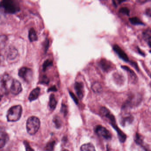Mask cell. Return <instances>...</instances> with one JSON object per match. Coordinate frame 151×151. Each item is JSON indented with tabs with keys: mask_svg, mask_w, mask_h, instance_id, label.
<instances>
[{
	"mask_svg": "<svg viewBox=\"0 0 151 151\" xmlns=\"http://www.w3.org/2000/svg\"><path fill=\"white\" fill-rule=\"evenodd\" d=\"M22 113V108L21 105L11 107L8 111L7 119L9 122H16L21 118Z\"/></svg>",
	"mask_w": 151,
	"mask_h": 151,
	"instance_id": "obj_4",
	"label": "cell"
},
{
	"mask_svg": "<svg viewBox=\"0 0 151 151\" xmlns=\"http://www.w3.org/2000/svg\"><path fill=\"white\" fill-rule=\"evenodd\" d=\"M22 91V88L20 82L17 79H14L9 91L14 95H17L19 94Z\"/></svg>",
	"mask_w": 151,
	"mask_h": 151,
	"instance_id": "obj_8",
	"label": "cell"
},
{
	"mask_svg": "<svg viewBox=\"0 0 151 151\" xmlns=\"http://www.w3.org/2000/svg\"><path fill=\"white\" fill-rule=\"evenodd\" d=\"M40 92V89L39 87H37V88L33 89L29 95V100L30 101H32L37 99L39 96Z\"/></svg>",
	"mask_w": 151,
	"mask_h": 151,
	"instance_id": "obj_14",
	"label": "cell"
},
{
	"mask_svg": "<svg viewBox=\"0 0 151 151\" xmlns=\"http://www.w3.org/2000/svg\"><path fill=\"white\" fill-rule=\"evenodd\" d=\"M3 60H4V57L2 55H0V64L2 62Z\"/></svg>",
	"mask_w": 151,
	"mask_h": 151,
	"instance_id": "obj_37",
	"label": "cell"
},
{
	"mask_svg": "<svg viewBox=\"0 0 151 151\" xmlns=\"http://www.w3.org/2000/svg\"><path fill=\"white\" fill-rule=\"evenodd\" d=\"M81 151H96L95 147L91 143L84 144L80 147Z\"/></svg>",
	"mask_w": 151,
	"mask_h": 151,
	"instance_id": "obj_18",
	"label": "cell"
},
{
	"mask_svg": "<svg viewBox=\"0 0 151 151\" xmlns=\"http://www.w3.org/2000/svg\"><path fill=\"white\" fill-rule=\"evenodd\" d=\"M146 13L147 15L149 16V17H151V12L150 8H148L147 9L146 11Z\"/></svg>",
	"mask_w": 151,
	"mask_h": 151,
	"instance_id": "obj_35",
	"label": "cell"
},
{
	"mask_svg": "<svg viewBox=\"0 0 151 151\" xmlns=\"http://www.w3.org/2000/svg\"><path fill=\"white\" fill-rule=\"evenodd\" d=\"M148 1L147 0H138L137 2L139 3H145V2H147Z\"/></svg>",
	"mask_w": 151,
	"mask_h": 151,
	"instance_id": "obj_36",
	"label": "cell"
},
{
	"mask_svg": "<svg viewBox=\"0 0 151 151\" xmlns=\"http://www.w3.org/2000/svg\"><path fill=\"white\" fill-rule=\"evenodd\" d=\"M83 84L81 82H76L75 84V89L78 97L80 99H82L84 94Z\"/></svg>",
	"mask_w": 151,
	"mask_h": 151,
	"instance_id": "obj_11",
	"label": "cell"
},
{
	"mask_svg": "<svg viewBox=\"0 0 151 151\" xmlns=\"http://www.w3.org/2000/svg\"><path fill=\"white\" fill-rule=\"evenodd\" d=\"M95 132L98 136L106 140H109L112 138V134L110 132L102 125H97L95 128Z\"/></svg>",
	"mask_w": 151,
	"mask_h": 151,
	"instance_id": "obj_7",
	"label": "cell"
},
{
	"mask_svg": "<svg viewBox=\"0 0 151 151\" xmlns=\"http://www.w3.org/2000/svg\"><path fill=\"white\" fill-rule=\"evenodd\" d=\"M20 7L18 4L12 0H3L0 1V11L6 14H15L19 12Z\"/></svg>",
	"mask_w": 151,
	"mask_h": 151,
	"instance_id": "obj_2",
	"label": "cell"
},
{
	"mask_svg": "<svg viewBox=\"0 0 151 151\" xmlns=\"http://www.w3.org/2000/svg\"><path fill=\"white\" fill-rule=\"evenodd\" d=\"M69 93L70 95L71 98H72V99L74 101H75V103L76 104H78V99L77 98L76 96L75 95L74 93L72 92L71 91L69 92Z\"/></svg>",
	"mask_w": 151,
	"mask_h": 151,
	"instance_id": "obj_31",
	"label": "cell"
},
{
	"mask_svg": "<svg viewBox=\"0 0 151 151\" xmlns=\"http://www.w3.org/2000/svg\"><path fill=\"white\" fill-rule=\"evenodd\" d=\"M100 113L102 116L109 120V123L117 132L118 139L121 143L125 142L126 139V135L118 128L116 122L115 118L109 109L105 107H102L100 109Z\"/></svg>",
	"mask_w": 151,
	"mask_h": 151,
	"instance_id": "obj_1",
	"label": "cell"
},
{
	"mask_svg": "<svg viewBox=\"0 0 151 151\" xmlns=\"http://www.w3.org/2000/svg\"><path fill=\"white\" fill-rule=\"evenodd\" d=\"M40 122L37 116H32L28 118L26 123V129L28 133L34 135L37 133L40 128Z\"/></svg>",
	"mask_w": 151,
	"mask_h": 151,
	"instance_id": "obj_3",
	"label": "cell"
},
{
	"mask_svg": "<svg viewBox=\"0 0 151 151\" xmlns=\"http://www.w3.org/2000/svg\"><path fill=\"white\" fill-rule=\"evenodd\" d=\"M55 145V141H54V140L48 142V143L47 144L46 146L45 147L46 151H54Z\"/></svg>",
	"mask_w": 151,
	"mask_h": 151,
	"instance_id": "obj_25",
	"label": "cell"
},
{
	"mask_svg": "<svg viewBox=\"0 0 151 151\" xmlns=\"http://www.w3.org/2000/svg\"><path fill=\"white\" fill-rule=\"evenodd\" d=\"M135 141L137 145H139L142 146L144 142H143V139L142 137H141L140 134L137 132L135 136Z\"/></svg>",
	"mask_w": 151,
	"mask_h": 151,
	"instance_id": "obj_26",
	"label": "cell"
},
{
	"mask_svg": "<svg viewBox=\"0 0 151 151\" xmlns=\"http://www.w3.org/2000/svg\"><path fill=\"white\" fill-rule=\"evenodd\" d=\"M29 38L30 42H31L37 40V35L36 33V31L33 28H31L29 31Z\"/></svg>",
	"mask_w": 151,
	"mask_h": 151,
	"instance_id": "obj_19",
	"label": "cell"
},
{
	"mask_svg": "<svg viewBox=\"0 0 151 151\" xmlns=\"http://www.w3.org/2000/svg\"><path fill=\"white\" fill-rule=\"evenodd\" d=\"M129 21L133 25H144V24L142 22V21L137 17H131L129 19Z\"/></svg>",
	"mask_w": 151,
	"mask_h": 151,
	"instance_id": "obj_23",
	"label": "cell"
},
{
	"mask_svg": "<svg viewBox=\"0 0 151 151\" xmlns=\"http://www.w3.org/2000/svg\"><path fill=\"white\" fill-rule=\"evenodd\" d=\"M24 145L25 146L26 151H34V149L31 147L29 143L27 140L24 141Z\"/></svg>",
	"mask_w": 151,
	"mask_h": 151,
	"instance_id": "obj_30",
	"label": "cell"
},
{
	"mask_svg": "<svg viewBox=\"0 0 151 151\" xmlns=\"http://www.w3.org/2000/svg\"><path fill=\"white\" fill-rule=\"evenodd\" d=\"M134 120L133 116L130 114H126L122 115L120 119V123L122 126L130 124Z\"/></svg>",
	"mask_w": 151,
	"mask_h": 151,
	"instance_id": "obj_10",
	"label": "cell"
},
{
	"mask_svg": "<svg viewBox=\"0 0 151 151\" xmlns=\"http://www.w3.org/2000/svg\"><path fill=\"white\" fill-rule=\"evenodd\" d=\"M57 89L56 88V86H52V87H50L48 89V92H51V91H57Z\"/></svg>",
	"mask_w": 151,
	"mask_h": 151,
	"instance_id": "obj_34",
	"label": "cell"
},
{
	"mask_svg": "<svg viewBox=\"0 0 151 151\" xmlns=\"http://www.w3.org/2000/svg\"><path fill=\"white\" fill-rule=\"evenodd\" d=\"M57 102L55 96L53 94H51L49 98V106L51 110H54L56 108Z\"/></svg>",
	"mask_w": 151,
	"mask_h": 151,
	"instance_id": "obj_17",
	"label": "cell"
},
{
	"mask_svg": "<svg viewBox=\"0 0 151 151\" xmlns=\"http://www.w3.org/2000/svg\"><path fill=\"white\" fill-rule=\"evenodd\" d=\"M8 135L4 131H0V149L3 148L8 141Z\"/></svg>",
	"mask_w": 151,
	"mask_h": 151,
	"instance_id": "obj_13",
	"label": "cell"
},
{
	"mask_svg": "<svg viewBox=\"0 0 151 151\" xmlns=\"http://www.w3.org/2000/svg\"><path fill=\"white\" fill-rule=\"evenodd\" d=\"M143 37L144 40L147 42L149 47H150L151 40V30L150 28H148L143 32Z\"/></svg>",
	"mask_w": 151,
	"mask_h": 151,
	"instance_id": "obj_16",
	"label": "cell"
},
{
	"mask_svg": "<svg viewBox=\"0 0 151 151\" xmlns=\"http://www.w3.org/2000/svg\"><path fill=\"white\" fill-rule=\"evenodd\" d=\"M8 40V37L6 35H1L0 36V51L4 49Z\"/></svg>",
	"mask_w": 151,
	"mask_h": 151,
	"instance_id": "obj_20",
	"label": "cell"
},
{
	"mask_svg": "<svg viewBox=\"0 0 151 151\" xmlns=\"http://www.w3.org/2000/svg\"><path fill=\"white\" fill-rule=\"evenodd\" d=\"M122 68L125 70H126V71H127L129 72L130 76L131 78L132 79H133V80H135L137 79V76H136L135 72H134L131 69L129 68V67L126 66H122Z\"/></svg>",
	"mask_w": 151,
	"mask_h": 151,
	"instance_id": "obj_24",
	"label": "cell"
},
{
	"mask_svg": "<svg viewBox=\"0 0 151 151\" xmlns=\"http://www.w3.org/2000/svg\"><path fill=\"white\" fill-rule=\"evenodd\" d=\"M61 112L63 114L64 116H66L68 114V107L65 104H62L61 108Z\"/></svg>",
	"mask_w": 151,
	"mask_h": 151,
	"instance_id": "obj_29",
	"label": "cell"
},
{
	"mask_svg": "<svg viewBox=\"0 0 151 151\" xmlns=\"http://www.w3.org/2000/svg\"><path fill=\"white\" fill-rule=\"evenodd\" d=\"M107 151H111V149L108 145H107Z\"/></svg>",
	"mask_w": 151,
	"mask_h": 151,
	"instance_id": "obj_38",
	"label": "cell"
},
{
	"mask_svg": "<svg viewBox=\"0 0 151 151\" xmlns=\"http://www.w3.org/2000/svg\"><path fill=\"white\" fill-rule=\"evenodd\" d=\"M53 65L52 61L50 60H47L44 62L43 64V70L45 71L47 68L51 67Z\"/></svg>",
	"mask_w": 151,
	"mask_h": 151,
	"instance_id": "obj_27",
	"label": "cell"
},
{
	"mask_svg": "<svg viewBox=\"0 0 151 151\" xmlns=\"http://www.w3.org/2000/svg\"><path fill=\"white\" fill-rule=\"evenodd\" d=\"M62 151H69V150H67V149H64V150H63Z\"/></svg>",
	"mask_w": 151,
	"mask_h": 151,
	"instance_id": "obj_40",
	"label": "cell"
},
{
	"mask_svg": "<svg viewBox=\"0 0 151 151\" xmlns=\"http://www.w3.org/2000/svg\"><path fill=\"white\" fill-rule=\"evenodd\" d=\"M131 64L132 66H133L135 69H136L138 71L139 70V67L138 66L137 64L136 63V62L134 61H131Z\"/></svg>",
	"mask_w": 151,
	"mask_h": 151,
	"instance_id": "obj_33",
	"label": "cell"
},
{
	"mask_svg": "<svg viewBox=\"0 0 151 151\" xmlns=\"http://www.w3.org/2000/svg\"><path fill=\"white\" fill-rule=\"evenodd\" d=\"M2 97H3V95H2V94H0V101H1Z\"/></svg>",
	"mask_w": 151,
	"mask_h": 151,
	"instance_id": "obj_39",
	"label": "cell"
},
{
	"mask_svg": "<svg viewBox=\"0 0 151 151\" xmlns=\"http://www.w3.org/2000/svg\"><path fill=\"white\" fill-rule=\"evenodd\" d=\"M91 89L94 92L99 93L102 91V86L99 82H95L92 85Z\"/></svg>",
	"mask_w": 151,
	"mask_h": 151,
	"instance_id": "obj_21",
	"label": "cell"
},
{
	"mask_svg": "<svg viewBox=\"0 0 151 151\" xmlns=\"http://www.w3.org/2000/svg\"><path fill=\"white\" fill-rule=\"evenodd\" d=\"M17 55H18L17 50L16 49L15 47H11L9 49L8 52V59L9 60H13L16 58Z\"/></svg>",
	"mask_w": 151,
	"mask_h": 151,
	"instance_id": "obj_15",
	"label": "cell"
},
{
	"mask_svg": "<svg viewBox=\"0 0 151 151\" xmlns=\"http://www.w3.org/2000/svg\"><path fill=\"white\" fill-rule=\"evenodd\" d=\"M49 83V79L47 76H44L42 80H41V83L42 84H48Z\"/></svg>",
	"mask_w": 151,
	"mask_h": 151,
	"instance_id": "obj_32",
	"label": "cell"
},
{
	"mask_svg": "<svg viewBox=\"0 0 151 151\" xmlns=\"http://www.w3.org/2000/svg\"><path fill=\"white\" fill-rule=\"evenodd\" d=\"M18 75L20 77L24 79L25 82L29 83L32 79V70L27 67L21 68L18 71Z\"/></svg>",
	"mask_w": 151,
	"mask_h": 151,
	"instance_id": "obj_6",
	"label": "cell"
},
{
	"mask_svg": "<svg viewBox=\"0 0 151 151\" xmlns=\"http://www.w3.org/2000/svg\"><path fill=\"white\" fill-rule=\"evenodd\" d=\"M53 122L57 129H60L62 125V122L60 117L58 116H55L53 119Z\"/></svg>",
	"mask_w": 151,
	"mask_h": 151,
	"instance_id": "obj_22",
	"label": "cell"
},
{
	"mask_svg": "<svg viewBox=\"0 0 151 151\" xmlns=\"http://www.w3.org/2000/svg\"><path fill=\"white\" fill-rule=\"evenodd\" d=\"M119 12L123 14L129 16L130 14V10L126 7H123L119 9Z\"/></svg>",
	"mask_w": 151,
	"mask_h": 151,
	"instance_id": "obj_28",
	"label": "cell"
},
{
	"mask_svg": "<svg viewBox=\"0 0 151 151\" xmlns=\"http://www.w3.org/2000/svg\"><path fill=\"white\" fill-rule=\"evenodd\" d=\"M14 79L9 74H4L1 77V83L5 92L7 93L9 91Z\"/></svg>",
	"mask_w": 151,
	"mask_h": 151,
	"instance_id": "obj_5",
	"label": "cell"
},
{
	"mask_svg": "<svg viewBox=\"0 0 151 151\" xmlns=\"http://www.w3.org/2000/svg\"><path fill=\"white\" fill-rule=\"evenodd\" d=\"M99 64L101 68L105 71H108L112 68V64L106 59H101Z\"/></svg>",
	"mask_w": 151,
	"mask_h": 151,
	"instance_id": "obj_12",
	"label": "cell"
},
{
	"mask_svg": "<svg viewBox=\"0 0 151 151\" xmlns=\"http://www.w3.org/2000/svg\"><path fill=\"white\" fill-rule=\"evenodd\" d=\"M113 50L123 60L127 62H129V60L128 55L119 45H114L113 46Z\"/></svg>",
	"mask_w": 151,
	"mask_h": 151,
	"instance_id": "obj_9",
	"label": "cell"
}]
</instances>
